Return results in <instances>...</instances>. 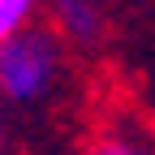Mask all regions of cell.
<instances>
[{
    "instance_id": "obj_1",
    "label": "cell",
    "mask_w": 155,
    "mask_h": 155,
    "mask_svg": "<svg viewBox=\"0 0 155 155\" xmlns=\"http://www.w3.org/2000/svg\"><path fill=\"white\" fill-rule=\"evenodd\" d=\"M65 73V43L56 30L30 26L0 43V86L13 104H39Z\"/></svg>"
},
{
    "instance_id": "obj_4",
    "label": "cell",
    "mask_w": 155,
    "mask_h": 155,
    "mask_svg": "<svg viewBox=\"0 0 155 155\" xmlns=\"http://www.w3.org/2000/svg\"><path fill=\"white\" fill-rule=\"evenodd\" d=\"M95 155H155V147H147L134 134H108V138H99Z\"/></svg>"
},
{
    "instance_id": "obj_3",
    "label": "cell",
    "mask_w": 155,
    "mask_h": 155,
    "mask_svg": "<svg viewBox=\"0 0 155 155\" xmlns=\"http://www.w3.org/2000/svg\"><path fill=\"white\" fill-rule=\"evenodd\" d=\"M30 22H35V0H0V43L30 30Z\"/></svg>"
},
{
    "instance_id": "obj_2",
    "label": "cell",
    "mask_w": 155,
    "mask_h": 155,
    "mask_svg": "<svg viewBox=\"0 0 155 155\" xmlns=\"http://www.w3.org/2000/svg\"><path fill=\"white\" fill-rule=\"evenodd\" d=\"M52 26L61 39L91 48L104 39V9L95 0H52Z\"/></svg>"
}]
</instances>
